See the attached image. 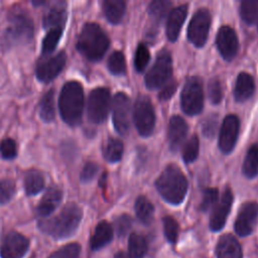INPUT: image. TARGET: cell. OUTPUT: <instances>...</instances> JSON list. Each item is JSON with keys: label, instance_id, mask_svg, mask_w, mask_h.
<instances>
[{"label": "cell", "instance_id": "6da1fadb", "mask_svg": "<svg viewBox=\"0 0 258 258\" xmlns=\"http://www.w3.org/2000/svg\"><path fill=\"white\" fill-rule=\"evenodd\" d=\"M82 216L81 208L74 203H70L55 217L40 222L39 229L55 239L68 238L78 229Z\"/></svg>", "mask_w": 258, "mask_h": 258}, {"label": "cell", "instance_id": "7a4b0ae2", "mask_svg": "<svg viewBox=\"0 0 258 258\" xmlns=\"http://www.w3.org/2000/svg\"><path fill=\"white\" fill-rule=\"evenodd\" d=\"M110 45V39L99 24L86 23L77 41L78 51L91 61L100 60Z\"/></svg>", "mask_w": 258, "mask_h": 258}, {"label": "cell", "instance_id": "3957f363", "mask_svg": "<svg viewBox=\"0 0 258 258\" xmlns=\"http://www.w3.org/2000/svg\"><path fill=\"white\" fill-rule=\"evenodd\" d=\"M58 109L61 119L70 126H78L84 111V90L77 81L67 82L60 91Z\"/></svg>", "mask_w": 258, "mask_h": 258}, {"label": "cell", "instance_id": "277c9868", "mask_svg": "<svg viewBox=\"0 0 258 258\" xmlns=\"http://www.w3.org/2000/svg\"><path fill=\"white\" fill-rule=\"evenodd\" d=\"M160 196L169 204H180L187 190V180L180 168L175 164L167 165L155 182Z\"/></svg>", "mask_w": 258, "mask_h": 258}, {"label": "cell", "instance_id": "5b68a950", "mask_svg": "<svg viewBox=\"0 0 258 258\" xmlns=\"http://www.w3.org/2000/svg\"><path fill=\"white\" fill-rule=\"evenodd\" d=\"M33 37V21L22 9L15 8L8 15V24L4 31L3 42L6 47L22 45Z\"/></svg>", "mask_w": 258, "mask_h": 258}, {"label": "cell", "instance_id": "8992f818", "mask_svg": "<svg viewBox=\"0 0 258 258\" xmlns=\"http://www.w3.org/2000/svg\"><path fill=\"white\" fill-rule=\"evenodd\" d=\"M172 61L169 51L162 48L156 56V59L145 76V85L148 89L154 90L163 87L171 77Z\"/></svg>", "mask_w": 258, "mask_h": 258}, {"label": "cell", "instance_id": "52a82bcc", "mask_svg": "<svg viewBox=\"0 0 258 258\" xmlns=\"http://www.w3.org/2000/svg\"><path fill=\"white\" fill-rule=\"evenodd\" d=\"M182 111L189 116L201 113L204 106L203 84L200 78L190 77L186 80L180 94Z\"/></svg>", "mask_w": 258, "mask_h": 258}, {"label": "cell", "instance_id": "ba28073f", "mask_svg": "<svg viewBox=\"0 0 258 258\" xmlns=\"http://www.w3.org/2000/svg\"><path fill=\"white\" fill-rule=\"evenodd\" d=\"M133 121L141 136H149L155 125V114L150 99L146 96L137 98L133 107Z\"/></svg>", "mask_w": 258, "mask_h": 258}, {"label": "cell", "instance_id": "9c48e42d", "mask_svg": "<svg viewBox=\"0 0 258 258\" xmlns=\"http://www.w3.org/2000/svg\"><path fill=\"white\" fill-rule=\"evenodd\" d=\"M111 96L107 88L94 89L88 98L87 113L88 118L95 124L103 123L109 113Z\"/></svg>", "mask_w": 258, "mask_h": 258}, {"label": "cell", "instance_id": "30bf717a", "mask_svg": "<svg viewBox=\"0 0 258 258\" xmlns=\"http://www.w3.org/2000/svg\"><path fill=\"white\" fill-rule=\"evenodd\" d=\"M211 25V14L207 8H201L192 15L188 28L187 38L197 47L206 43Z\"/></svg>", "mask_w": 258, "mask_h": 258}, {"label": "cell", "instance_id": "8fae6325", "mask_svg": "<svg viewBox=\"0 0 258 258\" xmlns=\"http://www.w3.org/2000/svg\"><path fill=\"white\" fill-rule=\"evenodd\" d=\"M112 118L116 131L124 135L130 126V100L124 93H117L112 102Z\"/></svg>", "mask_w": 258, "mask_h": 258}, {"label": "cell", "instance_id": "7c38bea8", "mask_svg": "<svg viewBox=\"0 0 258 258\" xmlns=\"http://www.w3.org/2000/svg\"><path fill=\"white\" fill-rule=\"evenodd\" d=\"M67 56L63 50L52 56H45L39 59L35 68L36 78L43 83L52 81L64 68Z\"/></svg>", "mask_w": 258, "mask_h": 258}, {"label": "cell", "instance_id": "4fadbf2b", "mask_svg": "<svg viewBox=\"0 0 258 258\" xmlns=\"http://www.w3.org/2000/svg\"><path fill=\"white\" fill-rule=\"evenodd\" d=\"M29 242L26 237L17 233L9 232L0 244L1 258H22L28 250Z\"/></svg>", "mask_w": 258, "mask_h": 258}, {"label": "cell", "instance_id": "5bb4252c", "mask_svg": "<svg viewBox=\"0 0 258 258\" xmlns=\"http://www.w3.org/2000/svg\"><path fill=\"white\" fill-rule=\"evenodd\" d=\"M239 129L240 122L236 115H228L225 117L219 135V147L223 153L228 154L233 150L237 142Z\"/></svg>", "mask_w": 258, "mask_h": 258}, {"label": "cell", "instance_id": "9a60e30c", "mask_svg": "<svg viewBox=\"0 0 258 258\" xmlns=\"http://www.w3.org/2000/svg\"><path fill=\"white\" fill-rule=\"evenodd\" d=\"M258 217V204L256 202H248L242 205L235 221V231L241 236L250 235L255 227Z\"/></svg>", "mask_w": 258, "mask_h": 258}, {"label": "cell", "instance_id": "2e32d148", "mask_svg": "<svg viewBox=\"0 0 258 258\" xmlns=\"http://www.w3.org/2000/svg\"><path fill=\"white\" fill-rule=\"evenodd\" d=\"M216 44L223 58L228 61L232 60L239 48V41L235 30L228 25L222 26L217 33Z\"/></svg>", "mask_w": 258, "mask_h": 258}, {"label": "cell", "instance_id": "e0dca14e", "mask_svg": "<svg viewBox=\"0 0 258 258\" xmlns=\"http://www.w3.org/2000/svg\"><path fill=\"white\" fill-rule=\"evenodd\" d=\"M233 204V194L229 186H227L222 195V198L218 204L215 205L211 218L210 228L213 231H220L226 223L227 217L230 213Z\"/></svg>", "mask_w": 258, "mask_h": 258}, {"label": "cell", "instance_id": "ac0fdd59", "mask_svg": "<svg viewBox=\"0 0 258 258\" xmlns=\"http://www.w3.org/2000/svg\"><path fill=\"white\" fill-rule=\"evenodd\" d=\"M187 133V125L180 116H172L168 124V142L172 151L178 150Z\"/></svg>", "mask_w": 258, "mask_h": 258}, {"label": "cell", "instance_id": "d6986e66", "mask_svg": "<svg viewBox=\"0 0 258 258\" xmlns=\"http://www.w3.org/2000/svg\"><path fill=\"white\" fill-rule=\"evenodd\" d=\"M187 13V5H179L173 8L166 21V35L170 41H175Z\"/></svg>", "mask_w": 258, "mask_h": 258}, {"label": "cell", "instance_id": "ffe728a7", "mask_svg": "<svg viewBox=\"0 0 258 258\" xmlns=\"http://www.w3.org/2000/svg\"><path fill=\"white\" fill-rule=\"evenodd\" d=\"M61 199L62 191L60 188H58L57 186L49 187L36 208L37 215L42 218L49 216L58 207Z\"/></svg>", "mask_w": 258, "mask_h": 258}, {"label": "cell", "instance_id": "44dd1931", "mask_svg": "<svg viewBox=\"0 0 258 258\" xmlns=\"http://www.w3.org/2000/svg\"><path fill=\"white\" fill-rule=\"evenodd\" d=\"M217 258H242V250L239 242L230 234L223 235L216 247Z\"/></svg>", "mask_w": 258, "mask_h": 258}, {"label": "cell", "instance_id": "7402d4cb", "mask_svg": "<svg viewBox=\"0 0 258 258\" xmlns=\"http://www.w3.org/2000/svg\"><path fill=\"white\" fill-rule=\"evenodd\" d=\"M255 91L254 79L248 73L242 72L238 75L234 87V97L237 102H245Z\"/></svg>", "mask_w": 258, "mask_h": 258}, {"label": "cell", "instance_id": "603a6c76", "mask_svg": "<svg viewBox=\"0 0 258 258\" xmlns=\"http://www.w3.org/2000/svg\"><path fill=\"white\" fill-rule=\"evenodd\" d=\"M112 238H113L112 226L106 221L100 222L97 225L95 232L91 238L90 244H91L92 250H99L105 247L108 243L111 242Z\"/></svg>", "mask_w": 258, "mask_h": 258}, {"label": "cell", "instance_id": "cb8c5ba5", "mask_svg": "<svg viewBox=\"0 0 258 258\" xmlns=\"http://www.w3.org/2000/svg\"><path fill=\"white\" fill-rule=\"evenodd\" d=\"M67 20V11L63 3H58L50 7L43 16L42 23L45 28H57L62 27Z\"/></svg>", "mask_w": 258, "mask_h": 258}, {"label": "cell", "instance_id": "d4e9b609", "mask_svg": "<svg viewBox=\"0 0 258 258\" xmlns=\"http://www.w3.org/2000/svg\"><path fill=\"white\" fill-rule=\"evenodd\" d=\"M105 16L112 24H118L126 11V3L123 0H105L103 2Z\"/></svg>", "mask_w": 258, "mask_h": 258}, {"label": "cell", "instance_id": "484cf974", "mask_svg": "<svg viewBox=\"0 0 258 258\" xmlns=\"http://www.w3.org/2000/svg\"><path fill=\"white\" fill-rule=\"evenodd\" d=\"M243 174L247 178H253L258 173V143L253 144L247 151L243 166Z\"/></svg>", "mask_w": 258, "mask_h": 258}, {"label": "cell", "instance_id": "4316f807", "mask_svg": "<svg viewBox=\"0 0 258 258\" xmlns=\"http://www.w3.org/2000/svg\"><path fill=\"white\" fill-rule=\"evenodd\" d=\"M39 116L44 122H51L55 117L54 90L47 91L39 103Z\"/></svg>", "mask_w": 258, "mask_h": 258}, {"label": "cell", "instance_id": "83f0119b", "mask_svg": "<svg viewBox=\"0 0 258 258\" xmlns=\"http://www.w3.org/2000/svg\"><path fill=\"white\" fill-rule=\"evenodd\" d=\"M44 186V178L36 169H30L24 177V188L28 196L37 195Z\"/></svg>", "mask_w": 258, "mask_h": 258}, {"label": "cell", "instance_id": "f1b7e54d", "mask_svg": "<svg viewBox=\"0 0 258 258\" xmlns=\"http://www.w3.org/2000/svg\"><path fill=\"white\" fill-rule=\"evenodd\" d=\"M135 212L138 220L142 224L149 225L151 223L154 214V208L151 202L146 197H138L135 203Z\"/></svg>", "mask_w": 258, "mask_h": 258}, {"label": "cell", "instance_id": "f546056e", "mask_svg": "<svg viewBox=\"0 0 258 258\" xmlns=\"http://www.w3.org/2000/svg\"><path fill=\"white\" fill-rule=\"evenodd\" d=\"M124 146L121 140L117 138H108L103 147V155L109 162H117L123 155Z\"/></svg>", "mask_w": 258, "mask_h": 258}, {"label": "cell", "instance_id": "4dcf8cb0", "mask_svg": "<svg viewBox=\"0 0 258 258\" xmlns=\"http://www.w3.org/2000/svg\"><path fill=\"white\" fill-rule=\"evenodd\" d=\"M129 258H143L147 252L145 238L137 233H132L129 238Z\"/></svg>", "mask_w": 258, "mask_h": 258}, {"label": "cell", "instance_id": "1f68e13d", "mask_svg": "<svg viewBox=\"0 0 258 258\" xmlns=\"http://www.w3.org/2000/svg\"><path fill=\"white\" fill-rule=\"evenodd\" d=\"M240 14L244 22L253 24L258 19V0H244L241 2Z\"/></svg>", "mask_w": 258, "mask_h": 258}, {"label": "cell", "instance_id": "d6a6232c", "mask_svg": "<svg viewBox=\"0 0 258 258\" xmlns=\"http://www.w3.org/2000/svg\"><path fill=\"white\" fill-rule=\"evenodd\" d=\"M62 27H57V28H51L48 30L46 35L44 36L41 44V51L43 54H48L52 52L57 45L61 34H62Z\"/></svg>", "mask_w": 258, "mask_h": 258}, {"label": "cell", "instance_id": "836d02e7", "mask_svg": "<svg viewBox=\"0 0 258 258\" xmlns=\"http://www.w3.org/2000/svg\"><path fill=\"white\" fill-rule=\"evenodd\" d=\"M108 69L115 76H122L126 72V61L121 51H114L108 59Z\"/></svg>", "mask_w": 258, "mask_h": 258}, {"label": "cell", "instance_id": "e575fe53", "mask_svg": "<svg viewBox=\"0 0 258 258\" xmlns=\"http://www.w3.org/2000/svg\"><path fill=\"white\" fill-rule=\"evenodd\" d=\"M200 140L197 135H192L182 149V158L185 163H190L195 161L199 155Z\"/></svg>", "mask_w": 258, "mask_h": 258}, {"label": "cell", "instance_id": "d590c367", "mask_svg": "<svg viewBox=\"0 0 258 258\" xmlns=\"http://www.w3.org/2000/svg\"><path fill=\"white\" fill-rule=\"evenodd\" d=\"M171 3L169 1L155 0L152 1L148 6V13L155 23H158L167 12Z\"/></svg>", "mask_w": 258, "mask_h": 258}, {"label": "cell", "instance_id": "8d00e7d4", "mask_svg": "<svg viewBox=\"0 0 258 258\" xmlns=\"http://www.w3.org/2000/svg\"><path fill=\"white\" fill-rule=\"evenodd\" d=\"M150 59V53L148 51V48L145 44L140 43L138 44L136 51H135V57H134V66L137 72L141 73L146 68L148 61Z\"/></svg>", "mask_w": 258, "mask_h": 258}, {"label": "cell", "instance_id": "74e56055", "mask_svg": "<svg viewBox=\"0 0 258 258\" xmlns=\"http://www.w3.org/2000/svg\"><path fill=\"white\" fill-rule=\"evenodd\" d=\"M163 222V231L165 238L170 243H175L178 236V224L177 222L169 216H166L162 220Z\"/></svg>", "mask_w": 258, "mask_h": 258}, {"label": "cell", "instance_id": "f35d334b", "mask_svg": "<svg viewBox=\"0 0 258 258\" xmlns=\"http://www.w3.org/2000/svg\"><path fill=\"white\" fill-rule=\"evenodd\" d=\"M80 252V245L78 243H71L53 252L48 258H79Z\"/></svg>", "mask_w": 258, "mask_h": 258}, {"label": "cell", "instance_id": "ab89813d", "mask_svg": "<svg viewBox=\"0 0 258 258\" xmlns=\"http://www.w3.org/2000/svg\"><path fill=\"white\" fill-rule=\"evenodd\" d=\"M219 124V116L217 114H211L205 118L202 124V132L204 136L213 138L217 132Z\"/></svg>", "mask_w": 258, "mask_h": 258}, {"label": "cell", "instance_id": "60d3db41", "mask_svg": "<svg viewBox=\"0 0 258 258\" xmlns=\"http://www.w3.org/2000/svg\"><path fill=\"white\" fill-rule=\"evenodd\" d=\"M218 201V189L217 188H206L203 192V199L200 205L202 212H208L215 207Z\"/></svg>", "mask_w": 258, "mask_h": 258}, {"label": "cell", "instance_id": "b9f144b4", "mask_svg": "<svg viewBox=\"0 0 258 258\" xmlns=\"http://www.w3.org/2000/svg\"><path fill=\"white\" fill-rule=\"evenodd\" d=\"M15 194V183L12 179L0 180V205L8 203Z\"/></svg>", "mask_w": 258, "mask_h": 258}, {"label": "cell", "instance_id": "7bdbcfd3", "mask_svg": "<svg viewBox=\"0 0 258 258\" xmlns=\"http://www.w3.org/2000/svg\"><path fill=\"white\" fill-rule=\"evenodd\" d=\"M208 95L211 103L217 105L223 99V88L218 79H212L208 86Z\"/></svg>", "mask_w": 258, "mask_h": 258}, {"label": "cell", "instance_id": "ee69618b", "mask_svg": "<svg viewBox=\"0 0 258 258\" xmlns=\"http://www.w3.org/2000/svg\"><path fill=\"white\" fill-rule=\"evenodd\" d=\"M115 230L119 237H124L132 226L131 217L127 214H122L115 219Z\"/></svg>", "mask_w": 258, "mask_h": 258}, {"label": "cell", "instance_id": "f6af8a7d", "mask_svg": "<svg viewBox=\"0 0 258 258\" xmlns=\"http://www.w3.org/2000/svg\"><path fill=\"white\" fill-rule=\"evenodd\" d=\"M0 152L4 159H13L17 155L16 143L11 138H6L0 143Z\"/></svg>", "mask_w": 258, "mask_h": 258}, {"label": "cell", "instance_id": "bcb514c9", "mask_svg": "<svg viewBox=\"0 0 258 258\" xmlns=\"http://www.w3.org/2000/svg\"><path fill=\"white\" fill-rule=\"evenodd\" d=\"M98 170H99V166H98L97 163H95L93 161H88L84 165V167L82 169V172L80 174L81 181H83V182L91 181L96 176Z\"/></svg>", "mask_w": 258, "mask_h": 258}, {"label": "cell", "instance_id": "7dc6e473", "mask_svg": "<svg viewBox=\"0 0 258 258\" xmlns=\"http://www.w3.org/2000/svg\"><path fill=\"white\" fill-rule=\"evenodd\" d=\"M177 88V83L175 81H168L165 86L160 90L159 92V99L161 101H165L168 100L176 91Z\"/></svg>", "mask_w": 258, "mask_h": 258}, {"label": "cell", "instance_id": "c3c4849f", "mask_svg": "<svg viewBox=\"0 0 258 258\" xmlns=\"http://www.w3.org/2000/svg\"><path fill=\"white\" fill-rule=\"evenodd\" d=\"M114 258H129V256H128L126 253L120 251V252H117V253L115 254Z\"/></svg>", "mask_w": 258, "mask_h": 258}, {"label": "cell", "instance_id": "681fc988", "mask_svg": "<svg viewBox=\"0 0 258 258\" xmlns=\"http://www.w3.org/2000/svg\"><path fill=\"white\" fill-rule=\"evenodd\" d=\"M257 27H258V24H257Z\"/></svg>", "mask_w": 258, "mask_h": 258}]
</instances>
